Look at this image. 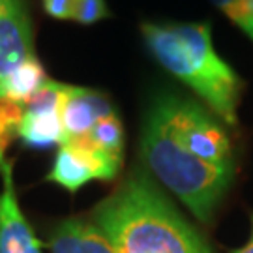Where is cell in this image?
Returning <instances> with one entry per match:
<instances>
[{
    "label": "cell",
    "instance_id": "cell-17",
    "mask_svg": "<svg viewBox=\"0 0 253 253\" xmlns=\"http://www.w3.org/2000/svg\"><path fill=\"white\" fill-rule=\"evenodd\" d=\"M233 253H253V235L250 236V240H248V244L242 246V248H238L235 250Z\"/></svg>",
    "mask_w": 253,
    "mask_h": 253
},
{
    "label": "cell",
    "instance_id": "cell-1",
    "mask_svg": "<svg viewBox=\"0 0 253 253\" xmlns=\"http://www.w3.org/2000/svg\"><path fill=\"white\" fill-rule=\"evenodd\" d=\"M90 219L118 253H214L145 167L129 172Z\"/></svg>",
    "mask_w": 253,
    "mask_h": 253
},
{
    "label": "cell",
    "instance_id": "cell-4",
    "mask_svg": "<svg viewBox=\"0 0 253 253\" xmlns=\"http://www.w3.org/2000/svg\"><path fill=\"white\" fill-rule=\"evenodd\" d=\"M171 135L203 162L235 167L233 145L221 124L197 101L165 94L152 103Z\"/></svg>",
    "mask_w": 253,
    "mask_h": 253
},
{
    "label": "cell",
    "instance_id": "cell-7",
    "mask_svg": "<svg viewBox=\"0 0 253 253\" xmlns=\"http://www.w3.org/2000/svg\"><path fill=\"white\" fill-rule=\"evenodd\" d=\"M34 36L23 0H6L0 8V100L9 73L34 56Z\"/></svg>",
    "mask_w": 253,
    "mask_h": 253
},
{
    "label": "cell",
    "instance_id": "cell-13",
    "mask_svg": "<svg viewBox=\"0 0 253 253\" xmlns=\"http://www.w3.org/2000/svg\"><path fill=\"white\" fill-rule=\"evenodd\" d=\"M23 115H25L23 105L6 98L0 100V163L6 162V150L19 137Z\"/></svg>",
    "mask_w": 253,
    "mask_h": 253
},
{
    "label": "cell",
    "instance_id": "cell-11",
    "mask_svg": "<svg viewBox=\"0 0 253 253\" xmlns=\"http://www.w3.org/2000/svg\"><path fill=\"white\" fill-rule=\"evenodd\" d=\"M45 81V70L34 54V56L27 58L23 64H19L17 68L6 77L2 92H4L6 100L15 101V103L25 107V103L32 98V94Z\"/></svg>",
    "mask_w": 253,
    "mask_h": 253
},
{
    "label": "cell",
    "instance_id": "cell-3",
    "mask_svg": "<svg viewBox=\"0 0 253 253\" xmlns=\"http://www.w3.org/2000/svg\"><path fill=\"white\" fill-rule=\"evenodd\" d=\"M141 160L146 172L203 223L212 219L235 178V167L203 162L176 143L152 107L143 124Z\"/></svg>",
    "mask_w": 253,
    "mask_h": 253
},
{
    "label": "cell",
    "instance_id": "cell-9",
    "mask_svg": "<svg viewBox=\"0 0 253 253\" xmlns=\"http://www.w3.org/2000/svg\"><path fill=\"white\" fill-rule=\"evenodd\" d=\"M51 253H118L92 219L68 217L56 223L49 235Z\"/></svg>",
    "mask_w": 253,
    "mask_h": 253
},
{
    "label": "cell",
    "instance_id": "cell-6",
    "mask_svg": "<svg viewBox=\"0 0 253 253\" xmlns=\"http://www.w3.org/2000/svg\"><path fill=\"white\" fill-rule=\"evenodd\" d=\"M0 253H43V246L19 207L11 162L0 163Z\"/></svg>",
    "mask_w": 253,
    "mask_h": 253
},
{
    "label": "cell",
    "instance_id": "cell-16",
    "mask_svg": "<svg viewBox=\"0 0 253 253\" xmlns=\"http://www.w3.org/2000/svg\"><path fill=\"white\" fill-rule=\"evenodd\" d=\"M75 2L77 0H43V9L53 19L68 21V19H73Z\"/></svg>",
    "mask_w": 253,
    "mask_h": 253
},
{
    "label": "cell",
    "instance_id": "cell-5",
    "mask_svg": "<svg viewBox=\"0 0 253 253\" xmlns=\"http://www.w3.org/2000/svg\"><path fill=\"white\" fill-rule=\"evenodd\" d=\"M120 163L98 150L86 135H81L58 146L47 180L75 193L92 180H113L120 171Z\"/></svg>",
    "mask_w": 253,
    "mask_h": 253
},
{
    "label": "cell",
    "instance_id": "cell-10",
    "mask_svg": "<svg viewBox=\"0 0 253 253\" xmlns=\"http://www.w3.org/2000/svg\"><path fill=\"white\" fill-rule=\"evenodd\" d=\"M19 137L28 148L36 150L60 146L64 141L60 111H25Z\"/></svg>",
    "mask_w": 253,
    "mask_h": 253
},
{
    "label": "cell",
    "instance_id": "cell-18",
    "mask_svg": "<svg viewBox=\"0 0 253 253\" xmlns=\"http://www.w3.org/2000/svg\"><path fill=\"white\" fill-rule=\"evenodd\" d=\"M4 2H6V0H0V8H2V4H4Z\"/></svg>",
    "mask_w": 253,
    "mask_h": 253
},
{
    "label": "cell",
    "instance_id": "cell-15",
    "mask_svg": "<svg viewBox=\"0 0 253 253\" xmlns=\"http://www.w3.org/2000/svg\"><path fill=\"white\" fill-rule=\"evenodd\" d=\"M105 17H109V8L105 0H77L75 2L73 21H77L79 25L88 27Z\"/></svg>",
    "mask_w": 253,
    "mask_h": 253
},
{
    "label": "cell",
    "instance_id": "cell-8",
    "mask_svg": "<svg viewBox=\"0 0 253 253\" xmlns=\"http://www.w3.org/2000/svg\"><path fill=\"white\" fill-rule=\"evenodd\" d=\"M113 111L115 109L103 92L68 84V90L64 94L60 105V120L64 129L62 143L86 135L100 118L111 115Z\"/></svg>",
    "mask_w": 253,
    "mask_h": 253
},
{
    "label": "cell",
    "instance_id": "cell-12",
    "mask_svg": "<svg viewBox=\"0 0 253 253\" xmlns=\"http://www.w3.org/2000/svg\"><path fill=\"white\" fill-rule=\"evenodd\" d=\"M86 137L90 139V143L98 150L103 154H107L115 160L122 162V152H124V127L118 115L113 111L111 115H105L100 118L94 127L86 133Z\"/></svg>",
    "mask_w": 253,
    "mask_h": 253
},
{
    "label": "cell",
    "instance_id": "cell-2",
    "mask_svg": "<svg viewBox=\"0 0 253 253\" xmlns=\"http://www.w3.org/2000/svg\"><path fill=\"white\" fill-rule=\"evenodd\" d=\"M145 43L167 72L188 84L223 122L235 126L244 90L238 73L217 54L208 23H143Z\"/></svg>",
    "mask_w": 253,
    "mask_h": 253
},
{
    "label": "cell",
    "instance_id": "cell-14",
    "mask_svg": "<svg viewBox=\"0 0 253 253\" xmlns=\"http://www.w3.org/2000/svg\"><path fill=\"white\" fill-rule=\"evenodd\" d=\"M253 42V0H210Z\"/></svg>",
    "mask_w": 253,
    "mask_h": 253
},
{
    "label": "cell",
    "instance_id": "cell-19",
    "mask_svg": "<svg viewBox=\"0 0 253 253\" xmlns=\"http://www.w3.org/2000/svg\"><path fill=\"white\" fill-rule=\"evenodd\" d=\"M252 233H253V216H252Z\"/></svg>",
    "mask_w": 253,
    "mask_h": 253
}]
</instances>
